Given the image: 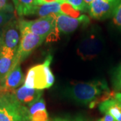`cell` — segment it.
<instances>
[{
    "instance_id": "1",
    "label": "cell",
    "mask_w": 121,
    "mask_h": 121,
    "mask_svg": "<svg viewBox=\"0 0 121 121\" xmlns=\"http://www.w3.org/2000/svg\"><path fill=\"white\" fill-rule=\"evenodd\" d=\"M71 99L79 104H89L93 108L98 103L112 98L114 94L110 93L105 81L95 80L90 82H79L71 86L67 91Z\"/></svg>"
},
{
    "instance_id": "2",
    "label": "cell",
    "mask_w": 121,
    "mask_h": 121,
    "mask_svg": "<svg viewBox=\"0 0 121 121\" xmlns=\"http://www.w3.org/2000/svg\"><path fill=\"white\" fill-rule=\"evenodd\" d=\"M52 59L51 55H48L43 63L30 68L24 79V86L40 90L52 86L55 82V77L50 68Z\"/></svg>"
},
{
    "instance_id": "3",
    "label": "cell",
    "mask_w": 121,
    "mask_h": 121,
    "mask_svg": "<svg viewBox=\"0 0 121 121\" xmlns=\"http://www.w3.org/2000/svg\"><path fill=\"white\" fill-rule=\"evenodd\" d=\"M0 121H29L28 108L19 104L11 94L1 95Z\"/></svg>"
},
{
    "instance_id": "4",
    "label": "cell",
    "mask_w": 121,
    "mask_h": 121,
    "mask_svg": "<svg viewBox=\"0 0 121 121\" xmlns=\"http://www.w3.org/2000/svg\"><path fill=\"white\" fill-rule=\"evenodd\" d=\"M19 24L20 29L28 30L45 39L56 34V14L39 17L33 20L20 19Z\"/></svg>"
},
{
    "instance_id": "5",
    "label": "cell",
    "mask_w": 121,
    "mask_h": 121,
    "mask_svg": "<svg viewBox=\"0 0 121 121\" xmlns=\"http://www.w3.org/2000/svg\"><path fill=\"white\" fill-rule=\"evenodd\" d=\"M21 39L20 44L16 53L14 58L13 67L12 70L17 65H20L22 61L26 59L36 48L40 46L44 38L36 35L29 31L24 29H20Z\"/></svg>"
},
{
    "instance_id": "6",
    "label": "cell",
    "mask_w": 121,
    "mask_h": 121,
    "mask_svg": "<svg viewBox=\"0 0 121 121\" xmlns=\"http://www.w3.org/2000/svg\"><path fill=\"white\" fill-rule=\"evenodd\" d=\"M1 48L16 53L21 39L19 20L12 19L1 30Z\"/></svg>"
},
{
    "instance_id": "7",
    "label": "cell",
    "mask_w": 121,
    "mask_h": 121,
    "mask_svg": "<svg viewBox=\"0 0 121 121\" xmlns=\"http://www.w3.org/2000/svg\"><path fill=\"white\" fill-rule=\"evenodd\" d=\"M90 22V19L86 15L74 17L63 13L56 14V32L69 34L76 30L79 27L86 25Z\"/></svg>"
},
{
    "instance_id": "8",
    "label": "cell",
    "mask_w": 121,
    "mask_h": 121,
    "mask_svg": "<svg viewBox=\"0 0 121 121\" xmlns=\"http://www.w3.org/2000/svg\"><path fill=\"white\" fill-rule=\"evenodd\" d=\"M121 0H94L88 8L91 17L95 20H104L112 16Z\"/></svg>"
},
{
    "instance_id": "9",
    "label": "cell",
    "mask_w": 121,
    "mask_h": 121,
    "mask_svg": "<svg viewBox=\"0 0 121 121\" xmlns=\"http://www.w3.org/2000/svg\"><path fill=\"white\" fill-rule=\"evenodd\" d=\"M24 82L20 65H17L7 75L4 81L0 84V95L13 93Z\"/></svg>"
},
{
    "instance_id": "10",
    "label": "cell",
    "mask_w": 121,
    "mask_h": 121,
    "mask_svg": "<svg viewBox=\"0 0 121 121\" xmlns=\"http://www.w3.org/2000/svg\"><path fill=\"white\" fill-rule=\"evenodd\" d=\"M11 94L20 105L28 107L42 98L43 90L28 88L25 86H22Z\"/></svg>"
},
{
    "instance_id": "11",
    "label": "cell",
    "mask_w": 121,
    "mask_h": 121,
    "mask_svg": "<svg viewBox=\"0 0 121 121\" xmlns=\"http://www.w3.org/2000/svg\"><path fill=\"white\" fill-rule=\"evenodd\" d=\"M102 43L94 36L84 39L80 43L78 52L79 55L83 59H91L101 50Z\"/></svg>"
},
{
    "instance_id": "12",
    "label": "cell",
    "mask_w": 121,
    "mask_h": 121,
    "mask_svg": "<svg viewBox=\"0 0 121 121\" xmlns=\"http://www.w3.org/2000/svg\"><path fill=\"white\" fill-rule=\"evenodd\" d=\"M27 108L29 121H48V114L43 98Z\"/></svg>"
},
{
    "instance_id": "13",
    "label": "cell",
    "mask_w": 121,
    "mask_h": 121,
    "mask_svg": "<svg viewBox=\"0 0 121 121\" xmlns=\"http://www.w3.org/2000/svg\"><path fill=\"white\" fill-rule=\"evenodd\" d=\"M99 110L104 114L112 117L115 121H121V102L116 98H112L101 102Z\"/></svg>"
},
{
    "instance_id": "14",
    "label": "cell",
    "mask_w": 121,
    "mask_h": 121,
    "mask_svg": "<svg viewBox=\"0 0 121 121\" xmlns=\"http://www.w3.org/2000/svg\"><path fill=\"white\" fill-rule=\"evenodd\" d=\"M15 56V52L1 48L0 52V84L12 69Z\"/></svg>"
},
{
    "instance_id": "15",
    "label": "cell",
    "mask_w": 121,
    "mask_h": 121,
    "mask_svg": "<svg viewBox=\"0 0 121 121\" xmlns=\"http://www.w3.org/2000/svg\"><path fill=\"white\" fill-rule=\"evenodd\" d=\"M17 14L20 16H30L37 5L36 0H12Z\"/></svg>"
},
{
    "instance_id": "16",
    "label": "cell",
    "mask_w": 121,
    "mask_h": 121,
    "mask_svg": "<svg viewBox=\"0 0 121 121\" xmlns=\"http://www.w3.org/2000/svg\"><path fill=\"white\" fill-rule=\"evenodd\" d=\"M62 3L55 2L36 5L32 15H36L40 17H47L52 14L61 13Z\"/></svg>"
},
{
    "instance_id": "17",
    "label": "cell",
    "mask_w": 121,
    "mask_h": 121,
    "mask_svg": "<svg viewBox=\"0 0 121 121\" xmlns=\"http://www.w3.org/2000/svg\"><path fill=\"white\" fill-rule=\"evenodd\" d=\"M112 82L114 89L117 91H121V63L114 70Z\"/></svg>"
},
{
    "instance_id": "18",
    "label": "cell",
    "mask_w": 121,
    "mask_h": 121,
    "mask_svg": "<svg viewBox=\"0 0 121 121\" xmlns=\"http://www.w3.org/2000/svg\"><path fill=\"white\" fill-rule=\"evenodd\" d=\"M65 2L67 3L79 12H86L88 10L84 0H65Z\"/></svg>"
},
{
    "instance_id": "19",
    "label": "cell",
    "mask_w": 121,
    "mask_h": 121,
    "mask_svg": "<svg viewBox=\"0 0 121 121\" xmlns=\"http://www.w3.org/2000/svg\"><path fill=\"white\" fill-rule=\"evenodd\" d=\"M112 17L114 24L121 29V2L114 11Z\"/></svg>"
},
{
    "instance_id": "20",
    "label": "cell",
    "mask_w": 121,
    "mask_h": 121,
    "mask_svg": "<svg viewBox=\"0 0 121 121\" xmlns=\"http://www.w3.org/2000/svg\"><path fill=\"white\" fill-rule=\"evenodd\" d=\"M14 7L9 0H0V12L13 13Z\"/></svg>"
},
{
    "instance_id": "21",
    "label": "cell",
    "mask_w": 121,
    "mask_h": 121,
    "mask_svg": "<svg viewBox=\"0 0 121 121\" xmlns=\"http://www.w3.org/2000/svg\"><path fill=\"white\" fill-rule=\"evenodd\" d=\"M13 13L0 12V27L4 26L8 22L13 19Z\"/></svg>"
},
{
    "instance_id": "22",
    "label": "cell",
    "mask_w": 121,
    "mask_h": 121,
    "mask_svg": "<svg viewBox=\"0 0 121 121\" xmlns=\"http://www.w3.org/2000/svg\"><path fill=\"white\" fill-rule=\"evenodd\" d=\"M55 2L63 3V2H65V0H36L37 5L46 4H50V3H55Z\"/></svg>"
},
{
    "instance_id": "23",
    "label": "cell",
    "mask_w": 121,
    "mask_h": 121,
    "mask_svg": "<svg viewBox=\"0 0 121 121\" xmlns=\"http://www.w3.org/2000/svg\"><path fill=\"white\" fill-rule=\"evenodd\" d=\"M98 121H115L114 118L109 114H105L104 117L99 118Z\"/></svg>"
},
{
    "instance_id": "24",
    "label": "cell",
    "mask_w": 121,
    "mask_h": 121,
    "mask_svg": "<svg viewBox=\"0 0 121 121\" xmlns=\"http://www.w3.org/2000/svg\"><path fill=\"white\" fill-rule=\"evenodd\" d=\"M114 98H116L118 100H119L120 102H121V92H117L116 94H114Z\"/></svg>"
},
{
    "instance_id": "25",
    "label": "cell",
    "mask_w": 121,
    "mask_h": 121,
    "mask_svg": "<svg viewBox=\"0 0 121 121\" xmlns=\"http://www.w3.org/2000/svg\"><path fill=\"white\" fill-rule=\"evenodd\" d=\"M94 1V0H84V2H85V4L86 5L87 8H89L90 5Z\"/></svg>"
},
{
    "instance_id": "26",
    "label": "cell",
    "mask_w": 121,
    "mask_h": 121,
    "mask_svg": "<svg viewBox=\"0 0 121 121\" xmlns=\"http://www.w3.org/2000/svg\"><path fill=\"white\" fill-rule=\"evenodd\" d=\"M52 121H71L67 120V119H65V118H54Z\"/></svg>"
},
{
    "instance_id": "27",
    "label": "cell",
    "mask_w": 121,
    "mask_h": 121,
    "mask_svg": "<svg viewBox=\"0 0 121 121\" xmlns=\"http://www.w3.org/2000/svg\"><path fill=\"white\" fill-rule=\"evenodd\" d=\"M1 47H2V45H1V31H0V52H1Z\"/></svg>"
}]
</instances>
